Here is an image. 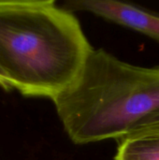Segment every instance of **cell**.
<instances>
[{
	"label": "cell",
	"mask_w": 159,
	"mask_h": 160,
	"mask_svg": "<svg viewBox=\"0 0 159 160\" xmlns=\"http://www.w3.org/2000/svg\"><path fill=\"white\" fill-rule=\"evenodd\" d=\"M115 160H159V135H142L119 141Z\"/></svg>",
	"instance_id": "277c9868"
},
{
	"label": "cell",
	"mask_w": 159,
	"mask_h": 160,
	"mask_svg": "<svg viewBox=\"0 0 159 160\" xmlns=\"http://www.w3.org/2000/svg\"><path fill=\"white\" fill-rule=\"evenodd\" d=\"M142 135H159V114L148 119L143 125L139 127L132 134H130L127 138Z\"/></svg>",
	"instance_id": "5b68a950"
},
{
	"label": "cell",
	"mask_w": 159,
	"mask_h": 160,
	"mask_svg": "<svg viewBox=\"0 0 159 160\" xmlns=\"http://www.w3.org/2000/svg\"><path fill=\"white\" fill-rule=\"evenodd\" d=\"M63 8L72 13L85 11L137 31L159 43V15L116 0H71Z\"/></svg>",
	"instance_id": "3957f363"
},
{
	"label": "cell",
	"mask_w": 159,
	"mask_h": 160,
	"mask_svg": "<svg viewBox=\"0 0 159 160\" xmlns=\"http://www.w3.org/2000/svg\"><path fill=\"white\" fill-rule=\"evenodd\" d=\"M93 50L74 13L54 1H0V72L22 96L53 100Z\"/></svg>",
	"instance_id": "6da1fadb"
},
{
	"label": "cell",
	"mask_w": 159,
	"mask_h": 160,
	"mask_svg": "<svg viewBox=\"0 0 159 160\" xmlns=\"http://www.w3.org/2000/svg\"><path fill=\"white\" fill-rule=\"evenodd\" d=\"M0 87H2L4 90H6V91H8V90H11L10 89V87L8 86V84H7V81L5 80V78H4V76L2 75V73L0 72Z\"/></svg>",
	"instance_id": "8992f818"
},
{
	"label": "cell",
	"mask_w": 159,
	"mask_h": 160,
	"mask_svg": "<svg viewBox=\"0 0 159 160\" xmlns=\"http://www.w3.org/2000/svg\"><path fill=\"white\" fill-rule=\"evenodd\" d=\"M52 102L73 143L119 142L159 114V66L131 65L94 49L74 83Z\"/></svg>",
	"instance_id": "7a4b0ae2"
}]
</instances>
